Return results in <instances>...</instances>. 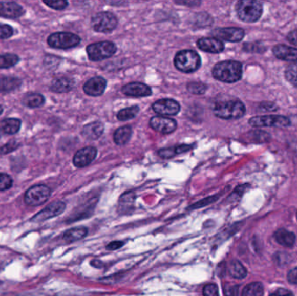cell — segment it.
<instances>
[{"instance_id":"cell-47","label":"cell","mask_w":297,"mask_h":296,"mask_svg":"<svg viewBox=\"0 0 297 296\" xmlns=\"http://www.w3.org/2000/svg\"><path fill=\"white\" fill-rule=\"evenodd\" d=\"M192 145H180L177 146V154H181V153H184L186 151H189L192 149Z\"/></svg>"},{"instance_id":"cell-34","label":"cell","mask_w":297,"mask_h":296,"mask_svg":"<svg viewBox=\"0 0 297 296\" xmlns=\"http://www.w3.org/2000/svg\"><path fill=\"white\" fill-rule=\"evenodd\" d=\"M135 197L134 194L132 192H129L123 195V197L120 198V202H119V207L121 208V210H127L128 207H131L134 202Z\"/></svg>"},{"instance_id":"cell-24","label":"cell","mask_w":297,"mask_h":296,"mask_svg":"<svg viewBox=\"0 0 297 296\" xmlns=\"http://www.w3.org/2000/svg\"><path fill=\"white\" fill-rule=\"evenodd\" d=\"M21 80L15 77H4L0 79V92L7 93L15 91L21 86Z\"/></svg>"},{"instance_id":"cell-50","label":"cell","mask_w":297,"mask_h":296,"mask_svg":"<svg viewBox=\"0 0 297 296\" xmlns=\"http://www.w3.org/2000/svg\"><path fill=\"white\" fill-rule=\"evenodd\" d=\"M296 217H297V214H296Z\"/></svg>"},{"instance_id":"cell-26","label":"cell","mask_w":297,"mask_h":296,"mask_svg":"<svg viewBox=\"0 0 297 296\" xmlns=\"http://www.w3.org/2000/svg\"><path fill=\"white\" fill-rule=\"evenodd\" d=\"M87 228L84 227H78V228H73L66 231L63 234V239L67 242H76L78 240L83 239V237L87 235Z\"/></svg>"},{"instance_id":"cell-3","label":"cell","mask_w":297,"mask_h":296,"mask_svg":"<svg viewBox=\"0 0 297 296\" xmlns=\"http://www.w3.org/2000/svg\"><path fill=\"white\" fill-rule=\"evenodd\" d=\"M236 11L238 17L246 23H254L263 14V5L254 0H242L237 2Z\"/></svg>"},{"instance_id":"cell-5","label":"cell","mask_w":297,"mask_h":296,"mask_svg":"<svg viewBox=\"0 0 297 296\" xmlns=\"http://www.w3.org/2000/svg\"><path fill=\"white\" fill-rule=\"evenodd\" d=\"M86 51L89 59L97 62L112 57L117 52V46L110 41H103L90 45Z\"/></svg>"},{"instance_id":"cell-31","label":"cell","mask_w":297,"mask_h":296,"mask_svg":"<svg viewBox=\"0 0 297 296\" xmlns=\"http://www.w3.org/2000/svg\"><path fill=\"white\" fill-rule=\"evenodd\" d=\"M138 112H139L138 106H132L129 108L123 109L117 113V119L119 121H127V120L132 119L138 114Z\"/></svg>"},{"instance_id":"cell-39","label":"cell","mask_w":297,"mask_h":296,"mask_svg":"<svg viewBox=\"0 0 297 296\" xmlns=\"http://www.w3.org/2000/svg\"><path fill=\"white\" fill-rule=\"evenodd\" d=\"M203 295L204 296H219V291L216 284L210 283L204 286L203 288Z\"/></svg>"},{"instance_id":"cell-22","label":"cell","mask_w":297,"mask_h":296,"mask_svg":"<svg viewBox=\"0 0 297 296\" xmlns=\"http://www.w3.org/2000/svg\"><path fill=\"white\" fill-rule=\"evenodd\" d=\"M21 128V121L17 118H7L0 122V134L14 135Z\"/></svg>"},{"instance_id":"cell-35","label":"cell","mask_w":297,"mask_h":296,"mask_svg":"<svg viewBox=\"0 0 297 296\" xmlns=\"http://www.w3.org/2000/svg\"><path fill=\"white\" fill-rule=\"evenodd\" d=\"M12 177L5 173H0V191H7L12 188Z\"/></svg>"},{"instance_id":"cell-18","label":"cell","mask_w":297,"mask_h":296,"mask_svg":"<svg viewBox=\"0 0 297 296\" xmlns=\"http://www.w3.org/2000/svg\"><path fill=\"white\" fill-rule=\"evenodd\" d=\"M25 14V9L15 2H0V17L18 18Z\"/></svg>"},{"instance_id":"cell-27","label":"cell","mask_w":297,"mask_h":296,"mask_svg":"<svg viewBox=\"0 0 297 296\" xmlns=\"http://www.w3.org/2000/svg\"><path fill=\"white\" fill-rule=\"evenodd\" d=\"M46 102L44 96L38 93H29L24 97L23 103L29 108H37L43 105Z\"/></svg>"},{"instance_id":"cell-15","label":"cell","mask_w":297,"mask_h":296,"mask_svg":"<svg viewBox=\"0 0 297 296\" xmlns=\"http://www.w3.org/2000/svg\"><path fill=\"white\" fill-rule=\"evenodd\" d=\"M106 86L107 82L103 77H92L84 83L83 91L91 97H99L105 91Z\"/></svg>"},{"instance_id":"cell-42","label":"cell","mask_w":297,"mask_h":296,"mask_svg":"<svg viewBox=\"0 0 297 296\" xmlns=\"http://www.w3.org/2000/svg\"><path fill=\"white\" fill-rule=\"evenodd\" d=\"M238 286L237 285L226 284L224 286V294L225 296H237Z\"/></svg>"},{"instance_id":"cell-29","label":"cell","mask_w":297,"mask_h":296,"mask_svg":"<svg viewBox=\"0 0 297 296\" xmlns=\"http://www.w3.org/2000/svg\"><path fill=\"white\" fill-rule=\"evenodd\" d=\"M263 286L261 282H252L243 288L242 296H263Z\"/></svg>"},{"instance_id":"cell-2","label":"cell","mask_w":297,"mask_h":296,"mask_svg":"<svg viewBox=\"0 0 297 296\" xmlns=\"http://www.w3.org/2000/svg\"><path fill=\"white\" fill-rule=\"evenodd\" d=\"M245 106L240 100L232 99L215 103V116L222 119H238L245 114Z\"/></svg>"},{"instance_id":"cell-14","label":"cell","mask_w":297,"mask_h":296,"mask_svg":"<svg viewBox=\"0 0 297 296\" xmlns=\"http://www.w3.org/2000/svg\"><path fill=\"white\" fill-rule=\"evenodd\" d=\"M66 209V203L63 202H54L51 203L50 205L37 213L33 218L32 221L34 222H44L46 220L51 219L52 217H57L63 213Z\"/></svg>"},{"instance_id":"cell-17","label":"cell","mask_w":297,"mask_h":296,"mask_svg":"<svg viewBox=\"0 0 297 296\" xmlns=\"http://www.w3.org/2000/svg\"><path fill=\"white\" fill-rule=\"evenodd\" d=\"M198 48L209 53H220L224 50V45L216 37H202L197 41Z\"/></svg>"},{"instance_id":"cell-28","label":"cell","mask_w":297,"mask_h":296,"mask_svg":"<svg viewBox=\"0 0 297 296\" xmlns=\"http://www.w3.org/2000/svg\"><path fill=\"white\" fill-rule=\"evenodd\" d=\"M229 273L233 278L243 279L247 276V269L239 261H233L229 265Z\"/></svg>"},{"instance_id":"cell-20","label":"cell","mask_w":297,"mask_h":296,"mask_svg":"<svg viewBox=\"0 0 297 296\" xmlns=\"http://www.w3.org/2000/svg\"><path fill=\"white\" fill-rule=\"evenodd\" d=\"M104 126L101 122H92L86 124L82 131V135L89 140H97L103 135Z\"/></svg>"},{"instance_id":"cell-25","label":"cell","mask_w":297,"mask_h":296,"mask_svg":"<svg viewBox=\"0 0 297 296\" xmlns=\"http://www.w3.org/2000/svg\"><path fill=\"white\" fill-rule=\"evenodd\" d=\"M132 130L130 126H123L115 131L113 139L117 145H124L132 137Z\"/></svg>"},{"instance_id":"cell-19","label":"cell","mask_w":297,"mask_h":296,"mask_svg":"<svg viewBox=\"0 0 297 296\" xmlns=\"http://www.w3.org/2000/svg\"><path fill=\"white\" fill-rule=\"evenodd\" d=\"M274 56L281 60L288 62H296L297 49L285 45H277L273 48Z\"/></svg>"},{"instance_id":"cell-10","label":"cell","mask_w":297,"mask_h":296,"mask_svg":"<svg viewBox=\"0 0 297 296\" xmlns=\"http://www.w3.org/2000/svg\"><path fill=\"white\" fill-rule=\"evenodd\" d=\"M152 109L161 116H175L180 111V104L175 100L164 98L155 102L152 104Z\"/></svg>"},{"instance_id":"cell-48","label":"cell","mask_w":297,"mask_h":296,"mask_svg":"<svg viewBox=\"0 0 297 296\" xmlns=\"http://www.w3.org/2000/svg\"><path fill=\"white\" fill-rule=\"evenodd\" d=\"M92 266H94L95 268H101V266H102V262L100 261H93L92 262Z\"/></svg>"},{"instance_id":"cell-37","label":"cell","mask_w":297,"mask_h":296,"mask_svg":"<svg viewBox=\"0 0 297 296\" xmlns=\"http://www.w3.org/2000/svg\"><path fill=\"white\" fill-rule=\"evenodd\" d=\"M43 2L44 4H46V6L55 10H63L68 6V2L65 0H57V1H45L44 0Z\"/></svg>"},{"instance_id":"cell-44","label":"cell","mask_w":297,"mask_h":296,"mask_svg":"<svg viewBox=\"0 0 297 296\" xmlns=\"http://www.w3.org/2000/svg\"><path fill=\"white\" fill-rule=\"evenodd\" d=\"M124 242H121V241H115V242H112L111 243H109L107 246H106V248L108 250H117L118 248H122L123 247Z\"/></svg>"},{"instance_id":"cell-43","label":"cell","mask_w":297,"mask_h":296,"mask_svg":"<svg viewBox=\"0 0 297 296\" xmlns=\"http://www.w3.org/2000/svg\"><path fill=\"white\" fill-rule=\"evenodd\" d=\"M269 296H294L293 293L288 289L285 288H278L277 290L274 291L273 293H270Z\"/></svg>"},{"instance_id":"cell-1","label":"cell","mask_w":297,"mask_h":296,"mask_svg":"<svg viewBox=\"0 0 297 296\" xmlns=\"http://www.w3.org/2000/svg\"><path fill=\"white\" fill-rule=\"evenodd\" d=\"M213 77L224 83H236L243 77V65L234 60L218 63L212 70Z\"/></svg>"},{"instance_id":"cell-46","label":"cell","mask_w":297,"mask_h":296,"mask_svg":"<svg viewBox=\"0 0 297 296\" xmlns=\"http://www.w3.org/2000/svg\"><path fill=\"white\" fill-rule=\"evenodd\" d=\"M287 38L289 40V43H291L294 46H297V29L289 32Z\"/></svg>"},{"instance_id":"cell-12","label":"cell","mask_w":297,"mask_h":296,"mask_svg":"<svg viewBox=\"0 0 297 296\" xmlns=\"http://www.w3.org/2000/svg\"><path fill=\"white\" fill-rule=\"evenodd\" d=\"M150 126L162 134H171L176 131L177 123L174 119L165 117H153L150 120Z\"/></svg>"},{"instance_id":"cell-9","label":"cell","mask_w":297,"mask_h":296,"mask_svg":"<svg viewBox=\"0 0 297 296\" xmlns=\"http://www.w3.org/2000/svg\"><path fill=\"white\" fill-rule=\"evenodd\" d=\"M249 123L253 127H288L290 125V120L284 116L271 115L252 117Z\"/></svg>"},{"instance_id":"cell-45","label":"cell","mask_w":297,"mask_h":296,"mask_svg":"<svg viewBox=\"0 0 297 296\" xmlns=\"http://www.w3.org/2000/svg\"><path fill=\"white\" fill-rule=\"evenodd\" d=\"M288 281L291 284L297 285V267L289 271L288 273Z\"/></svg>"},{"instance_id":"cell-49","label":"cell","mask_w":297,"mask_h":296,"mask_svg":"<svg viewBox=\"0 0 297 296\" xmlns=\"http://www.w3.org/2000/svg\"><path fill=\"white\" fill-rule=\"evenodd\" d=\"M2 113H3V108H2V106H0V116Z\"/></svg>"},{"instance_id":"cell-30","label":"cell","mask_w":297,"mask_h":296,"mask_svg":"<svg viewBox=\"0 0 297 296\" xmlns=\"http://www.w3.org/2000/svg\"><path fill=\"white\" fill-rule=\"evenodd\" d=\"M19 62V57L16 54L7 53L0 55V69H8L16 66Z\"/></svg>"},{"instance_id":"cell-38","label":"cell","mask_w":297,"mask_h":296,"mask_svg":"<svg viewBox=\"0 0 297 296\" xmlns=\"http://www.w3.org/2000/svg\"><path fill=\"white\" fill-rule=\"evenodd\" d=\"M13 35V29L8 25L0 24V39H6Z\"/></svg>"},{"instance_id":"cell-32","label":"cell","mask_w":297,"mask_h":296,"mask_svg":"<svg viewBox=\"0 0 297 296\" xmlns=\"http://www.w3.org/2000/svg\"><path fill=\"white\" fill-rule=\"evenodd\" d=\"M285 77L289 83L297 87V63L291 64L287 67Z\"/></svg>"},{"instance_id":"cell-23","label":"cell","mask_w":297,"mask_h":296,"mask_svg":"<svg viewBox=\"0 0 297 296\" xmlns=\"http://www.w3.org/2000/svg\"><path fill=\"white\" fill-rule=\"evenodd\" d=\"M72 87H73V82L72 79H70L68 77H57L52 81L51 90L57 93H63V92H68L71 91Z\"/></svg>"},{"instance_id":"cell-41","label":"cell","mask_w":297,"mask_h":296,"mask_svg":"<svg viewBox=\"0 0 297 296\" xmlns=\"http://www.w3.org/2000/svg\"><path fill=\"white\" fill-rule=\"evenodd\" d=\"M217 199V197H208V198H205V199L202 200L200 202H197L195 203L194 205H192L189 208L192 209H194V208H202V207H204V206L209 205L212 202H214Z\"/></svg>"},{"instance_id":"cell-11","label":"cell","mask_w":297,"mask_h":296,"mask_svg":"<svg viewBox=\"0 0 297 296\" xmlns=\"http://www.w3.org/2000/svg\"><path fill=\"white\" fill-rule=\"evenodd\" d=\"M97 149L92 146L81 149L77 151L73 157V164L77 168H84L90 165L97 157Z\"/></svg>"},{"instance_id":"cell-4","label":"cell","mask_w":297,"mask_h":296,"mask_svg":"<svg viewBox=\"0 0 297 296\" xmlns=\"http://www.w3.org/2000/svg\"><path fill=\"white\" fill-rule=\"evenodd\" d=\"M176 68L184 73H190L200 68L201 57L192 50H183L177 52L174 58Z\"/></svg>"},{"instance_id":"cell-7","label":"cell","mask_w":297,"mask_h":296,"mask_svg":"<svg viewBox=\"0 0 297 296\" xmlns=\"http://www.w3.org/2000/svg\"><path fill=\"white\" fill-rule=\"evenodd\" d=\"M117 18L112 12H102L92 17V27L95 32L110 33L117 26Z\"/></svg>"},{"instance_id":"cell-33","label":"cell","mask_w":297,"mask_h":296,"mask_svg":"<svg viewBox=\"0 0 297 296\" xmlns=\"http://www.w3.org/2000/svg\"><path fill=\"white\" fill-rule=\"evenodd\" d=\"M187 89L192 94L202 95L205 93V91H207V86L205 83L200 82H192L188 83Z\"/></svg>"},{"instance_id":"cell-6","label":"cell","mask_w":297,"mask_h":296,"mask_svg":"<svg viewBox=\"0 0 297 296\" xmlns=\"http://www.w3.org/2000/svg\"><path fill=\"white\" fill-rule=\"evenodd\" d=\"M80 37L71 32H56L47 38V43L52 48L63 50L76 47L80 44Z\"/></svg>"},{"instance_id":"cell-16","label":"cell","mask_w":297,"mask_h":296,"mask_svg":"<svg viewBox=\"0 0 297 296\" xmlns=\"http://www.w3.org/2000/svg\"><path fill=\"white\" fill-rule=\"evenodd\" d=\"M122 92L128 97H143L151 96L152 89L143 83H130L122 88Z\"/></svg>"},{"instance_id":"cell-8","label":"cell","mask_w":297,"mask_h":296,"mask_svg":"<svg viewBox=\"0 0 297 296\" xmlns=\"http://www.w3.org/2000/svg\"><path fill=\"white\" fill-rule=\"evenodd\" d=\"M51 197V189L43 184L32 186L25 195V202L29 206L37 207L42 205Z\"/></svg>"},{"instance_id":"cell-13","label":"cell","mask_w":297,"mask_h":296,"mask_svg":"<svg viewBox=\"0 0 297 296\" xmlns=\"http://www.w3.org/2000/svg\"><path fill=\"white\" fill-rule=\"evenodd\" d=\"M244 31L243 29L229 27V28H220L214 30L212 35L218 39L225 40L228 42H239L244 37Z\"/></svg>"},{"instance_id":"cell-21","label":"cell","mask_w":297,"mask_h":296,"mask_svg":"<svg viewBox=\"0 0 297 296\" xmlns=\"http://www.w3.org/2000/svg\"><path fill=\"white\" fill-rule=\"evenodd\" d=\"M274 238L279 244L284 247H292L295 242V235L293 232L284 229V228H280L278 230L275 231L274 234Z\"/></svg>"},{"instance_id":"cell-36","label":"cell","mask_w":297,"mask_h":296,"mask_svg":"<svg viewBox=\"0 0 297 296\" xmlns=\"http://www.w3.org/2000/svg\"><path fill=\"white\" fill-rule=\"evenodd\" d=\"M19 146L20 144L17 141H11L0 148V154H9V153H11L12 151H16L17 149L19 148Z\"/></svg>"},{"instance_id":"cell-40","label":"cell","mask_w":297,"mask_h":296,"mask_svg":"<svg viewBox=\"0 0 297 296\" xmlns=\"http://www.w3.org/2000/svg\"><path fill=\"white\" fill-rule=\"evenodd\" d=\"M176 155H177V147H174V148H165L161 149L158 151V156L163 158H172V157H175Z\"/></svg>"}]
</instances>
